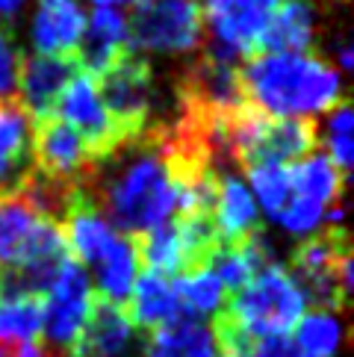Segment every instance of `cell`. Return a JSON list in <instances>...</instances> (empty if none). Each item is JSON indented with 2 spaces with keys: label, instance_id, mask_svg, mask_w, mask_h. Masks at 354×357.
<instances>
[{
  "label": "cell",
  "instance_id": "cell-1",
  "mask_svg": "<svg viewBox=\"0 0 354 357\" xmlns=\"http://www.w3.org/2000/svg\"><path fill=\"white\" fill-rule=\"evenodd\" d=\"M109 160L118 162L104 183L95 186L92 181H86L109 225L133 239L166 225L177 207L166 124L148 127L142 136L118 148Z\"/></svg>",
  "mask_w": 354,
  "mask_h": 357
},
{
  "label": "cell",
  "instance_id": "cell-2",
  "mask_svg": "<svg viewBox=\"0 0 354 357\" xmlns=\"http://www.w3.org/2000/svg\"><path fill=\"white\" fill-rule=\"evenodd\" d=\"M239 71L248 104L275 119H313L346 100L339 74L313 50L254 54Z\"/></svg>",
  "mask_w": 354,
  "mask_h": 357
},
{
  "label": "cell",
  "instance_id": "cell-3",
  "mask_svg": "<svg viewBox=\"0 0 354 357\" xmlns=\"http://www.w3.org/2000/svg\"><path fill=\"white\" fill-rule=\"evenodd\" d=\"M307 304L310 301L293 272L284 269L281 263H269L243 289L233 292L222 313L251 340H263L286 337L305 316Z\"/></svg>",
  "mask_w": 354,
  "mask_h": 357
},
{
  "label": "cell",
  "instance_id": "cell-4",
  "mask_svg": "<svg viewBox=\"0 0 354 357\" xmlns=\"http://www.w3.org/2000/svg\"><path fill=\"white\" fill-rule=\"evenodd\" d=\"M293 278L316 310H343L351 298V251L346 227H328L293 251Z\"/></svg>",
  "mask_w": 354,
  "mask_h": 357
},
{
  "label": "cell",
  "instance_id": "cell-5",
  "mask_svg": "<svg viewBox=\"0 0 354 357\" xmlns=\"http://www.w3.org/2000/svg\"><path fill=\"white\" fill-rule=\"evenodd\" d=\"M128 33L133 50L186 54L204 36V12L198 0H148L133 9Z\"/></svg>",
  "mask_w": 354,
  "mask_h": 357
},
{
  "label": "cell",
  "instance_id": "cell-6",
  "mask_svg": "<svg viewBox=\"0 0 354 357\" xmlns=\"http://www.w3.org/2000/svg\"><path fill=\"white\" fill-rule=\"evenodd\" d=\"M98 83L100 100L109 112V119L116 121L121 130L124 142H133L148 130L151 121V107H154V71L145 56H139L130 50L128 56H121L116 66L107 68Z\"/></svg>",
  "mask_w": 354,
  "mask_h": 357
},
{
  "label": "cell",
  "instance_id": "cell-7",
  "mask_svg": "<svg viewBox=\"0 0 354 357\" xmlns=\"http://www.w3.org/2000/svg\"><path fill=\"white\" fill-rule=\"evenodd\" d=\"M95 298H98L95 287H92V280H88L86 269L77 260H68L56 272L54 284H50V289L42 298V304H45L42 334L47 337L50 346L66 351L68 357H77Z\"/></svg>",
  "mask_w": 354,
  "mask_h": 357
},
{
  "label": "cell",
  "instance_id": "cell-8",
  "mask_svg": "<svg viewBox=\"0 0 354 357\" xmlns=\"http://www.w3.org/2000/svg\"><path fill=\"white\" fill-rule=\"evenodd\" d=\"M30 154H33L36 174L47 177V181H56V183H68V186L92 181L98 169L92 151L83 142V136L59 116L33 121Z\"/></svg>",
  "mask_w": 354,
  "mask_h": 357
},
{
  "label": "cell",
  "instance_id": "cell-9",
  "mask_svg": "<svg viewBox=\"0 0 354 357\" xmlns=\"http://www.w3.org/2000/svg\"><path fill=\"white\" fill-rule=\"evenodd\" d=\"M54 116H59L62 121L71 124L74 130L83 136V142L88 145V151H92L98 165L107 162L118 148L128 145L121 130L116 127V121L109 119L104 100H100L95 77H88V74H83V71L74 74L71 83L66 86V92H62Z\"/></svg>",
  "mask_w": 354,
  "mask_h": 357
},
{
  "label": "cell",
  "instance_id": "cell-10",
  "mask_svg": "<svg viewBox=\"0 0 354 357\" xmlns=\"http://www.w3.org/2000/svg\"><path fill=\"white\" fill-rule=\"evenodd\" d=\"M284 0H204V24H210L216 45L231 56H254L266 21Z\"/></svg>",
  "mask_w": 354,
  "mask_h": 357
},
{
  "label": "cell",
  "instance_id": "cell-11",
  "mask_svg": "<svg viewBox=\"0 0 354 357\" xmlns=\"http://www.w3.org/2000/svg\"><path fill=\"white\" fill-rule=\"evenodd\" d=\"M77 62L74 56H45L30 54L21 56L18 68V104L30 116V121L47 119L56 112V104L71 77L77 74Z\"/></svg>",
  "mask_w": 354,
  "mask_h": 357
},
{
  "label": "cell",
  "instance_id": "cell-12",
  "mask_svg": "<svg viewBox=\"0 0 354 357\" xmlns=\"http://www.w3.org/2000/svg\"><path fill=\"white\" fill-rule=\"evenodd\" d=\"M130 33L128 18L112 6H98L92 18H86L83 39L74 50V62L88 77H100L107 68H112L121 56L130 54Z\"/></svg>",
  "mask_w": 354,
  "mask_h": 357
},
{
  "label": "cell",
  "instance_id": "cell-13",
  "mask_svg": "<svg viewBox=\"0 0 354 357\" xmlns=\"http://www.w3.org/2000/svg\"><path fill=\"white\" fill-rule=\"evenodd\" d=\"M30 127L18 100H0V198L18 195L33 174Z\"/></svg>",
  "mask_w": 354,
  "mask_h": 357
},
{
  "label": "cell",
  "instance_id": "cell-14",
  "mask_svg": "<svg viewBox=\"0 0 354 357\" xmlns=\"http://www.w3.org/2000/svg\"><path fill=\"white\" fill-rule=\"evenodd\" d=\"M86 30V15L77 0H39L33 15L30 39L36 54L74 56Z\"/></svg>",
  "mask_w": 354,
  "mask_h": 357
},
{
  "label": "cell",
  "instance_id": "cell-15",
  "mask_svg": "<svg viewBox=\"0 0 354 357\" xmlns=\"http://www.w3.org/2000/svg\"><path fill=\"white\" fill-rule=\"evenodd\" d=\"M213 225L222 245H239L260 234V210L251 189L233 172H222L213 201Z\"/></svg>",
  "mask_w": 354,
  "mask_h": 357
},
{
  "label": "cell",
  "instance_id": "cell-16",
  "mask_svg": "<svg viewBox=\"0 0 354 357\" xmlns=\"http://www.w3.org/2000/svg\"><path fill=\"white\" fill-rule=\"evenodd\" d=\"M316 39V6L310 0H284L266 21L257 54H301Z\"/></svg>",
  "mask_w": 354,
  "mask_h": 357
},
{
  "label": "cell",
  "instance_id": "cell-17",
  "mask_svg": "<svg viewBox=\"0 0 354 357\" xmlns=\"http://www.w3.org/2000/svg\"><path fill=\"white\" fill-rule=\"evenodd\" d=\"M136 342V325L118 304L95 298L77 357H128Z\"/></svg>",
  "mask_w": 354,
  "mask_h": 357
},
{
  "label": "cell",
  "instance_id": "cell-18",
  "mask_svg": "<svg viewBox=\"0 0 354 357\" xmlns=\"http://www.w3.org/2000/svg\"><path fill=\"white\" fill-rule=\"evenodd\" d=\"M130 307H124L130 316V322L142 331H157L171 325L174 319L183 316L180 298H177V284L166 275L142 272L136 278V284L130 289Z\"/></svg>",
  "mask_w": 354,
  "mask_h": 357
},
{
  "label": "cell",
  "instance_id": "cell-19",
  "mask_svg": "<svg viewBox=\"0 0 354 357\" xmlns=\"http://www.w3.org/2000/svg\"><path fill=\"white\" fill-rule=\"evenodd\" d=\"M145 357H219L213 328L195 316H180L171 325L148 334Z\"/></svg>",
  "mask_w": 354,
  "mask_h": 357
},
{
  "label": "cell",
  "instance_id": "cell-20",
  "mask_svg": "<svg viewBox=\"0 0 354 357\" xmlns=\"http://www.w3.org/2000/svg\"><path fill=\"white\" fill-rule=\"evenodd\" d=\"M289 183H293L295 195H305L325 210L334 204H343V189H346V174L328 160L325 154H313L289 165Z\"/></svg>",
  "mask_w": 354,
  "mask_h": 357
},
{
  "label": "cell",
  "instance_id": "cell-21",
  "mask_svg": "<svg viewBox=\"0 0 354 357\" xmlns=\"http://www.w3.org/2000/svg\"><path fill=\"white\" fill-rule=\"evenodd\" d=\"M95 275H98V298L124 307V301L130 298V289L139 278V257L133 236H121L116 248L95 266Z\"/></svg>",
  "mask_w": 354,
  "mask_h": 357
},
{
  "label": "cell",
  "instance_id": "cell-22",
  "mask_svg": "<svg viewBox=\"0 0 354 357\" xmlns=\"http://www.w3.org/2000/svg\"><path fill=\"white\" fill-rule=\"evenodd\" d=\"M136 257L145 266V272L154 275H183L186 269V257H183V245H180V234H177L174 222L169 219L166 225L154 227L142 236H136Z\"/></svg>",
  "mask_w": 354,
  "mask_h": 357
},
{
  "label": "cell",
  "instance_id": "cell-23",
  "mask_svg": "<svg viewBox=\"0 0 354 357\" xmlns=\"http://www.w3.org/2000/svg\"><path fill=\"white\" fill-rule=\"evenodd\" d=\"M45 304L39 296L0 292V342H36L42 337Z\"/></svg>",
  "mask_w": 354,
  "mask_h": 357
},
{
  "label": "cell",
  "instance_id": "cell-24",
  "mask_svg": "<svg viewBox=\"0 0 354 357\" xmlns=\"http://www.w3.org/2000/svg\"><path fill=\"white\" fill-rule=\"evenodd\" d=\"M174 284H177V298H180L183 316L204 319V316H213V313L224 310L227 292H224L222 280L216 278V272H213L210 266L183 272L180 280H174Z\"/></svg>",
  "mask_w": 354,
  "mask_h": 357
},
{
  "label": "cell",
  "instance_id": "cell-25",
  "mask_svg": "<svg viewBox=\"0 0 354 357\" xmlns=\"http://www.w3.org/2000/svg\"><path fill=\"white\" fill-rule=\"evenodd\" d=\"M293 342L305 357H334L343 342V322L331 310H310L298 319Z\"/></svg>",
  "mask_w": 354,
  "mask_h": 357
},
{
  "label": "cell",
  "instance_id": "cell-26",
  "mask_svg": "<svg viewBox=\"0 0 354 357\" xmlns=\"http://www.w3.org/2000/svg\"><path fill=\"white\" fill-rule=\"evenodd\" d=\"M251 189L260 201V210L275 222L277 213L286 207L289 195H293V183H289V165H254L248 169Z\"/></svg>",
  "mask_w": 354,
  "mask_h": 357
},
{
  "label": "cell",
  "instance_id": "cell-27",
  "mask_svg": "<svg viewBox=\"0 0 354 357\" xmlns=\"http://www.w3.org/2000/svg\"><path fill=\"white\" fill-rule=\"evenodd\" d=\"M351 107H348V98L339 100L337 107H331L325 112V127H328V136H325V145H328V160L343 174H348L351 162H354V142H351Z\"/></svg>",
  "mask_w": 354,
  "mask_h": 357
},
{
  "label": "cell",
  "instance_id": "cell-28",
  "mask_svg": "<svg viewBox=\"0 0 354 357\" xmlns=\"http://www.w3.org/2000/svg\"><path fill=\"white\" fill-rule=\"evenodd\" d=\"M18 68H21V54L15 42H12V33L0 27V100H15Z\"/></svg>",
  "mask_w": 354,
  "mask_h": 357
},
{
  "label": "cell",
  "instance_id": "cell-29",
  "mask_svg": "<svg viewBox=\"0 0 354 357\" xmlns=\"http://www.w3.org/2000/svg\"><path fill=\"white\" fill-rule=\"evenodd\" d=\"M24 6H27V0H0V24H3V30L12 27V21L18 18Z\"/></svg>",
  "mask_w": 354,
  "mask_h": 357
},
{
  "label": "cell",
  "instance_id": "cell-30",
  "mask_svg": "<svg viewBox=\"0 0 354 357\" xmlns=\"http://www.w3.org/2000/svg\"><path fill=\"white\" fill-rule=\"evenodd\" d=\"M98 6H112V3H148V0H92Z\"/></svg>",
  "mask_w": 354,
  "mask_h": 357
}]
</instances>
